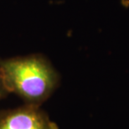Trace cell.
I'll use <instances>...</instances> for the list:
<instances>
[{
	"label": "cell",
	"instance_id": "1",
	"mask_svg": "<svg viewBox=\"0 0 129 129\" xmlns=\"http://www.w3.org/2000/svg\"><path fill=\"white\" fill-rule=\"evenodd\" d=\"M5 86L25 104L40 107L60 83V76L50 60L40 54L0 60Z\"/></svg>",
	"mask_w": 129,
	"mask_h": 129
},
{
	"label": "cell",
	"instance_id": "2",
	"mask_svg": "<svg viewBox=\"0 0 129 129\" xmlns=\"http://www.w3.org/2000/svg\"><path fill=\"white\" fill-rule=\"evenodd\" d=\"M0 129H59L40 107L24 104L0 112Z\"/></svg>",
	"mask_w": 129,
	"mask_h": 129
},
{
	"label": "cell",
	"instance_id": "3",
	"mask_svg": "<svg viewBox=\"0 0 129 129\" xmlns=\"http://www.w3.org/2000/svg\"><path fill=\"white\" fill-rule=\"evenodd\" d=\"M9 94V91L7 90V87L5 86L4 76H3L1 66H0V100L4 99Z\"/></svg>",
	"mask_w": 129,
	"mask_h": 129
}]
</instances>
